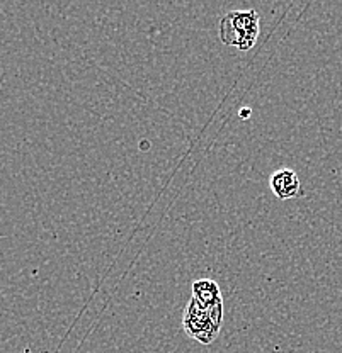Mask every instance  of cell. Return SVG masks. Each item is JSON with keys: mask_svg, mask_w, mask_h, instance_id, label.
Returning <instances> with one entry per match:
<instances>
[{"mask_svg": "<svg viewBox=\"0 0 342 353\" xmlns=\"http://www.w3.org/2000/svg\"><path fill=\"white\" fill-rule=\"evenodd\" d=\"M269 185L273 194L281 201L301 196V183L296 172L292 168H279L271 175Z\"/></svg>", "mask_w": 342, "mask_h": 353, "instance_id": "277c9868", "label": "cell"}, {"mask_svg": "<svg viewBox=\"0 0 342 353\" xmlns=\"http://www.w3.org/2000/svg\"><path fill=\"white\" fill-rule=\"evenodd\" d=\"M259 14L256 10H234L220 21V39L228 46L247 51L259 36Z\"/></svg>", "mask_w": 342, "mask_h": 353, "instance_id": "6da1fadb", "label": "cell"}, {"mask_svg": "<svg viewBox=\"0 0 342 353\" xmlns=\"http://www.w3.org/2000/svg\"><path fill=\"white\" fill-rule=\"evenodd\" d=\"M182 328L193 340L200 341V343L203 345H209L215 341L216 336H218L222 325L215 321L211 312L201 307L200 304L191 297L189 304H187L186 311H184Z\"/></svg>", "mask_w": 342, "mask_h": 353, "instance_id": "7a4b0ae2", "label": "cell"}, {"mask_svg": "<svg viewBox=\"0 0 342 353\" xmlns=\"http://www.w3.org/2000/svg\"><path fill=\"white\" fill-rule=\"evenodd\" d=\"M193 299L206 311L211 312L216 323L222 325L223 319V299L220 285L211 279H200L193 284Z\"/></svg>", "mask_w": 342, "mask_h": 353, "instance_id": "3957f363", "label": "cell"}]
</instances>
